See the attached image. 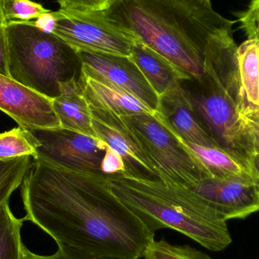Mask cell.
Segmentation results:
<instances>
[{
    "label": "cell",
    "instance_id": "cell-9",
    "mask_svg": "<svg viewBox=\"0 0 259 259\" xmlns=\"http://www.w3.org/2000/svg\"><path fill=\"white\" fill-rule=\"evenodd\" d=\"M88 104L96 137L122 157L126 170L124 175L161 179L156 164L125 116L93 103Z\"/></svg>",
    "mask_w": 259,
    "mask_h": 259
},
{
    "label": "cell",
    "instance_id": "cell-23",
    "mask_svg": "<svg viewBox=\"0 0 259 259\" xmlns=\"http://www.w3.org/2000/svg\"><path fill=\"white\" fill-rule=\"evenodd\" d=\"M3 14L7 22L31 21L42 14L51 12L31 0H1Z\"/></svg>",
    "mask_w": 259,
    "mask_h": 259
},
{
    "label": "cell",
    "instance_id": "cell-5",
    "mask_svg": "<svg viewBox=\"0 0 259 259\" xmlns=\"http://www.w3.org/2000/svg\"><path fill=\"white\" fill-rule=\"evenodd\" d=\"M161 175V180L192 189L211 178L185 143L155 115L125 116Z\"/></svg>",
    "mask_w": 259,
    "mask_h": 259
},
{
    "label": "cell",
    "instance_id": "cell-11",
    "mask_svg": "<svg viewBox=\"0 0 259 259\" xmlns=\"http://www.w3.org/2000/svg\"><path fill=\"white\" fill-rule=\"evenodd\" d=\"M0 111L23 128H60L53 99L0 74Z\"/></svg>",
    "mask_w": 259,
    "mask_h": 259
},
{
    "label": "cell",
    "instance_id": "cell-22",
    "mask_svg": "<svg viewBox=\"0 0 259 259\" xmlns=\"http://www.w3.org/2000/svg\"><path fill=\"white\" fill-rule=\"evenodd\" d=\"M145 259H213L189 245H172L164 239L153 240L145 250Z\"/></svg>",
    "mask_w": 259,
    "mask_h": 259
},
{
    "label": "cell",
    "instance_id": "cell-24",
    "mask_svg": "<svg viewBox=\"0 0 259 259\" xmlns=\"http://www.w3.org/2000/svg\"><path fill=\"white\" fill-rule=\"evenodd\" d=\"M58 250L51 255H40L33 253L23 246L22 259H124L116 257L94 255L87 251L71 247L63 243H57Z\"/></svg>",
    "mask_w": 259,
    "mask_h": 259
},
{
    "label": "cell",
    "instance_id": "cell-30",
    "mask_svg": "<svg viewBox=\"0 0 259 259\" xmlns=\"http://www.w3.org/2000/svg\"><path fill=\"white\" fill-rule=\"evenodd\" d=\"M243 118L246 121L252 135L255 154H259V112Z\"/></svg>",
    "mask_w": 259,
    "mask_h": 259
},
{
    "label": "cell",
    "instance_id": "cell-26",
    "mask_svg": "<svg viewBox=\"0 0 259 259\" xmlns=\"http://www.w3.org/2000/svg\"><path fill=\"white\" fill-rule=\"evenodd\" d=\"M239 21L248 39L259 41V0H252L247 10L240 15Z\"/></svg>",
    "mask_w": 259,
    "mask_h": 259
},
{
    "label": "cell",
    "instance_id": "cell-17",
    "mask_svg": "<svg viewBox=\"0 0 259 259\" xmlns=\"http://www.w3.org/2000/svg\"><path fill=\"white\" fill-rule=\"evenodd\" d=\"M80 78L83 94L88 103L106 108L123 116L155 114L146 105L127 93L96 80L81 71Z\"/></svg>",
    "mask_w": 259,
    "mask_h": 259
},
{
    "label": "cell",
    "instance_id": "cell-15",
    "mask_svg": "<svg viewBox=\"0 0 259 259\" xmlns=\"http://www.w3.org/2000/svg\"><path fill=\"white\" fill-rule=\"evenodd\" d=\"M130 56L159 97L184 80H191L170 61L138 41L133 44Z\"/></svg>",
    "mask_w": 259,
    "mask_h": 259
},
{
    "label": "cell",
    "instance_id": "cell-13",
    "mask_svg": "<svg viewBox=\"0 0 259 259\" xmlns=\"http://www.w3.org/2000/svg\"><path fill=\"white\" fill-rule=\"evenodd\" d=\"M154 115L183 141L219 148L198 118L190 93L181 85L159 97V105Z\"/></svg>",
    "mask_w": 259,
    "mask_h": 259
},
{
    "label": "cell",
    "instance_id": "cell-16",
    "mask_svg": "<svg viewBox=\"0 0 259 259\" xmlns=\"http://www.w3.org/2000/svg\"><path fill=\"white\" fill-rule=\"evenodd\" d=\"M237 80L242 118L259 112V41L248 39L237 47Z\"/></svg>",
    "mask_w": 259,
    "mask_h": 259
},
{
    "label": "cell",
    "instance_id": "cell-32",
    "mask_svg": "<svg viewBox=\"0 0 259 259\" xmlns=\"http://www.w3.org/2000/svg\"><path fill=\"white\" fill-rule=\"evenodd\" d=\"M251 164H252V170H253L259 184V154H254Z\"/></svg>",
    "mask_w": 259,
    "mask_h": 259
},
{
    "label": "cell",
    "instance_id": "cell-29",
    "mask_svg": "<svg viewBox=\"0 0 259 259\" xmlns=\"http://www.w3.org/2000/svg\"><path fill=\"white\" fill-rule=\"evenodd\" d=\"M37 28L45 33H53L56 26V18L53 12H47L38 17L35 21H32Z\"/></svg>",
    "mask_w": 259,
    "mask_h": 259
},
{
    "label": "cell",
    "instance_id": "cell-8",
    "mask_svg": "<svg viewBox=\"0 0 259 259\" xmlns=\"http://www.w3.org/2000/svg\"><path fill=\"white\" fill-rule=\"evenodd\" d=\"M27 130L39 143L34 160L103 175L101 165L108 146L103 140L62 127Z\"/></svg>",
    "mask_w": 259,
    "mask_h": 259
},
{
    "label": "cell",
    "instance_id": "cell-19",
    "mask_svg": "<svg viewBox=\"0 0 259 259\" xmlns=\"http://www.w3.org/2000/svg\"><path fill=\"white\" fill-rule=\"evenodd\" d=\"M24 218L14 215L9 202L0 207V259H22Z\"/></svg>",
    "mask_w": 259,
    "mask_h": 259
},
{
    "label": "cell",
    "instance_id": "cell-14",
    "mask_svg": "<svg viewBox=\"0 0 259 259\" xmlns=\"http://www.w3.org/2000/svg\"><path fill=\"white\" fill-rule=\"evenodd\" d=\"M76 74L59 83V94L53 99L55 113L61 127L90 137H96L89 104Z\"/></svg>",
    "mask_w": 259,
    "mask_h": 259
},
{
    "label": "cell",
    "instance_id": "cell-6",
    "mask_svg": "<svg viewBox=\"0 0 259 259\" xmlns=\"http://www.w3.org/2000/svg\"><path fill=\"white\" fill-rule=\"evenodd\" d=\"M203 85V92L190 94L198 118L221 149L252 168L255 149L246 121L223 91L209 83Z\"/></svg>",
    "mask_w": 259,
    "mask_h": 259
},
{
    "label": "cell",
    "instance_id": "cell-21",
    "mask_svg": "<svg viewBox=\"0 0 259 259\" xmlns=\"http://www.w3.org/2000/svg\"><path fill=\"white\" fill-rule=\"evenodd\" d=\"M38 146L39 143L28 130L15 127L0 134V159H10L24 155H30L35 159Z\"/></svg>",
    "mask_w": 259,
    "mask_h": 259
},
{
    "label": "cell",
    "instance_id": "cell-1",
    "mask_svg": "<svg viewBox=\"0 0 259 259\" xmlns=\"http://www.w3.org/2000/svg\"><path fill=\"white\" fill-rule=\"evenodd\" d=\"M106 176L33 159L21 185L24 221L94 255L143 257L155 232L111 193Z\"/></svg>",
    "mask_w": 259,
    "mask_h": 259
},
{
    "label": "cell",
    "instance_id": "cell-31",
    "mask_svg": "<svg viewBox=\"0 0 259 259\" xmlns=\"http://www.w3.org/2000/svg\"><path fill=\"white\" fill-rule=\"evenodd\" d=\"M177 1L192 9H208L212 8L210 0H177Z\"/></svg>",
    "mask_w": 259,
    "mask_h": 259
},
{
    "label": "cell",
    "instance_id": "cell-12",
    "mask_svg": "<svg viewBox=\"0 0 259 259\" xmlns=\"http://www.w3.org/2000/svg\"><path fill=\"white\" fill-rule=\"evenodd\" d=\"M192 190L226 221L246 219L259 211L258 182L205 178Z\"/></svg>",
    "mask_w": 259,
    "mask_h": 259
},
{
    "label": "cell",
    "instance_id": "cell-18",
    "mask_svg": "<svg viewBox=\"0 0 259 259\" xmlns=\"http://www.w3.org/2000/svg\"><path fill=\"white\" fill-rule=\"evenodd\" d=\"M184 143L202 163L211 178L258 182L250 167L225 151L188 142Z\"/></svg>",
    "mask_w": 259,
    "mask_h": 259
},
{
    "label": "cell",
    "instance_id": "cell-4",
    "mask_svg": "<svg viewBox=\"0 0 259 259\" xmlns=\"http://www.w3.org/2000/svg\"><path fill=\"white\" fill-rule=\"evenodd\" d=\"M6 33L9 77L48 98L57 97L59 83L76 74L80 64L77 52L32 21L8 22Z\"/></svg>",
    "mask_w": 259,
    "mask_h": 259
},
{
    "label": "cell",
    "instance_id": "cell-28",
    "mask_svg": "<svg viewBox=\"0 0 259 259\" xmlns=\"http://www.w3.org/2000/svg\"><path fill=\"white\" fill-rule=\"evenodd\" d=\"M7 21L5 18L0 0V74L9 77V50H8L6 25Z\"/></svg>",
    "mask_w": 259,
    "mask_h": 259
},
{
    "label": "cell",
    "instance_id": "cell-7",
    "mask_svg": "<svg viewBox=\"0 0 259 259\" xmlns=\"http://www.w3.org/2000/svg\"><path fill=\"white\" fill-rule=\"evenodd\" d=\"M56 18L53 34L75 51H93L130 56L134 39L111 24L102 12L80 13L53 12Z\"/></svg>",
    "mask_w": 259,
    "mask_h": 259
},
{
    "label": "cell",
    "instance_id": "cell-20",
    "mask_svg": "<svg viewBox=\"0 0 259 259\" xmlns=\"http://www.w3.org/2000/svg\"><path fill=\"white\" fill-rule=\"evenodd\" d=\"M30 155L0 159V207L9 202L12 193L21 185L24 176L31 167Z\"/></svg>",
    "mask_w": 259,
    "mask_h": 259
},
{
    "label": "cell",
    "instance_id": "cell-3",
    "mask_svg": "<svg viewBox=\"0 0 259 259\" xmlns=\"http://www.w3.org/2000/svg\"><path fill=\"white\" fill-rule=\"evenodd\" d=\"M112 195L152 232L175 230L208 250L232 243L227 221L192 189L161 179L107 175Z\"/></svg>",
    "mask_w": 259,
    "mask_h": 259
},
{
    "label": "cell",
    "instance_id": "cell-2",
    "mask_svg": "<svg viewBox=\"0 0 259 259\" xmlns=\"http://www.w3.org/2000/svg\"><path fill=\"white\" fill-rule=\"evenodd\" d=\"M115 27L203 84L204 59L214 33L235 21L213 10L192 9L177 0H112L102 12Z\"/></svg>",
    "mask_w": 259,
    "mask_h": 259
},
{
    "label": "cell",
    "instance_id": "cell-27",
    "mask_svg": "<svg viewBox=\"0 0 259 259\" xmlns=\"http://www.w3.org/2000/svg\"><path fill=\"white\" fill-rule=\"evenodd\" d=\"M102 172L105 175L125 174V164L122 157L112 148L107 146L101 165Z\"/></svg>",
    "mask_w": 259,
    "mask_h": 259
},
{
    "label": "cell",
    "instance_id": "cell-25",
    "mask_svg": "<svg viewBox=\"0 0 259 259\" xmlns=\"http://www.w3.org/2000/svg\"><path fill=\"white\" fill-rule=\"evenodd\" d=\"M112 0H59L60 9L71 12L89 13L103 12Z\"/></svg>",
    "mask_w": 259,
    "mask_h": 259
},
{
    "label": "cell",
    "instance_id": "cell-10",
    "mask_svg": "<svg viewBox=\"0 0 259 259\" xmlns=\"http://www.w3.org/2000/svg\"><path fill=\"white\" fill-rule=\"evenodd\" d=\"M80 71L133 96L156 112L159 97L131 56L93 51H76Z\"/></svg>",
    "mask_w": 259,
    "mask_h": 259
}]
</instances>
